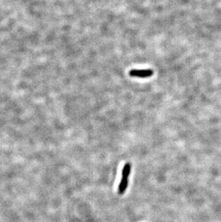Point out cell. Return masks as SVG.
Here are the masks:
<instances>
[{"label": "cell", "instance_id": "3", "mask_svg": "<svg viewBox=\"0 0 221 222\" xmlns=\"http://www.w3.org/2000/svg\"><path fill=\"white\" fill-rule=\"evenodd\" d=\"M131 164L130 163H126V164H125V165L124 166V168H123L122 170V173H121V175L122 177L124 178H129L130 173H131Z\"/></svg>", "mask_w": 221, "mask_h": 222}, {"label": "cell", "instance_id": "2", "mask_svg": "<svg viewBox=\"0 0 221 222\" xmlns=\"http://www.w3.org/2000/svg\"><path fill=\"white\" fill-rule=\"evenodd\" d=\"M128 178H121V182H120L119 185V190H118V191H119V194H124V192L126 191V190L127 188V186H128Z\"/></svg>", "mask_w": 221, "mask_h": 222}, {"label": "cell", "instance_id": "1", "mask_svg": "<svg viewBox=\"0 0 221 222\" xmlns=\"http://www.w3.org/2000/svg\"><path fill=\"white\" fill-rule=\"evenodd\" d=\"M154 71L151 69H133L129 71V75L134 78L146 79L152 76Z\"/></svg>", "mask_w": 221, "mask_h": 222}]
</instances>
